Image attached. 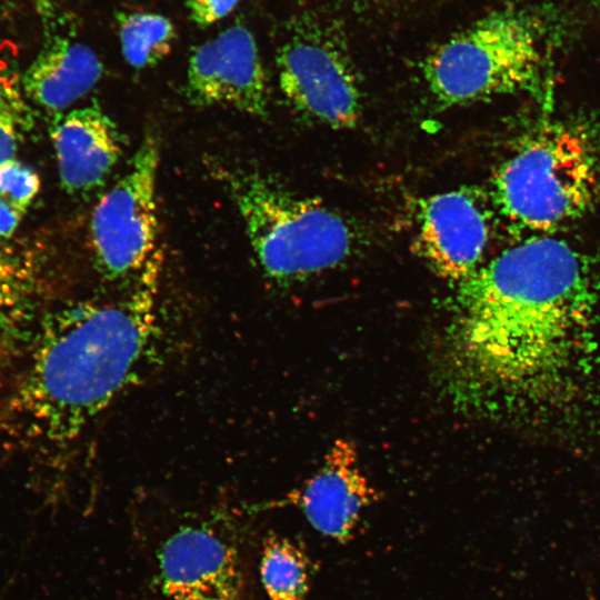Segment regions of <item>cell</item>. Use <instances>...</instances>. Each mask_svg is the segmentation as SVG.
I'll list each match as a JSON object with an SVG mask.
<instances>
[{
	"label": "cell",
	"mask_w": 600,
	"mask_h": 600,
	"mask_svg": "<svg viewBox=\"0 0 600 600\" xmlns=\"http://www.w3.org/2000/svg\"><path fill=\"white\" fill-rule=\"evenodd\" d=\"M138 600H256V529L228 504L136 512Z\"/></svg>",
	"instance_id": "obj_3"
},
{
	"label": "cell",
	"mask_w": 600,
	"mask_h": 600,
	"mask_svg": "<svg viewBox=\"0 0 600 600\" xmlns=\"http://www.w3.org/2000/svg\"><path fill=\"white\" fill-rule=\"evenodd\" d=\"M278 82L301 117L333 129L354 127L362 112L360 78L346 39L314 14L289 26L276 58Z\"/></svg>",
	"instance_id": "obj_7"
},
{
	"label": "cell",
	"mask_w": 600,
	"mask_h": 600,
	"mask_svg": "<svg viewBox=\"0 0 600 600\" xmlns=\"http://www.w3.org/2000/svg\"><path fill=\"white\" fill-rule=\"evenodd\" d=\"M40 190L34 170L16 159L0 163V237H10Z\"/></svg>",
	"instance_id": "obj_17"
},
{
	"label": "cell",
	"mask_w": 600,
	"mask_h": 600,
	"mask_svg": "<svg viewBox=\"0 0 600 600\" xmlns=\"http://www.w3.org/2000/svg\"><path fill=\"white\" fill-rule=\"evenodd\" d=\"M416 246L442 278L459 282L480 266L489 237L487 211L469 189L438 193L420 202Z\"/></svg>",
	"instance_id": "obj_10"
},
{
	"label": "cell",
	"mask_w": 600,
	"mask_h": 600,
	"mask_svg": "<svg viewBox=\"0 0 600 600\" xmlns=\"http://www.w3.org/2000/svg\"><path fill=\"white\" fill-rule=\"evenodd\" d=\"M50 134L61 184L70 193L101 187L121 154L117 126L97 102L59 116Z\"/></svg>",
	"instance_id": "obj_12"
},
{
	"label": "cell",
	"mask_w": 600,
	"mask_h": 600,
	"mask_svg": "<svg viewBox=\"0 0 600 600\" xmlns=\"http://www.w3.org/2000/svg\"><path fill=\"white\" fill-rule=\"evenodd\" d=\"M46 313L33 272L0 262V374L26 358Z\"/></svg>",
	"instance_id": "obj_14"
},
{
	"label": "cell",
	"mask_w": 600,
	"mask_h": 600,
	"mask_svg": "<svg viewBox=\"0 0 600 600\" xmlns=\"http://www.w3.org/2000/svg\"><path fill=\"white\" fill-rule=\"evenodd\" d=\"M377 500V490L360 468L356 446L339 439L316 472L284 502L298 507L319 533L346 543L353 538L362 512Z\"/></svg>",
	"instance_id": "obj_11"
},
{
	"label": "cell",
	"mask_w": 600,
	"mask_h": 600,
	"mask_svg": "<svg viewBox=\"0 0 600 600\" xmlns=\"http://www.w3.org/2000/svg\"><path fill=\"white\" fill-rule=\"evenodd\" d=\"M29 110L18 88L0 78V163L13 158L29 129Z\"/></svg>",
	"instance_id": "obj_18"
},
{
	"label": "cell",
	"mask_w": 600,
	"mask_h": 600,
	"mask_svg": "<svg viewBox=\"0 0 600 600\" xmlns=\"http://www.w3.org/2000/svg\"><path fill=\"white\" fill-rule=\"evenodd\" d=\"M598 4L600 6V0H597Z\"/></svg>",
	"instance_id": "obj_21"
},
{
	"label": "cell",
	"mask_w": 600,
	"mask_h": 600,
	"mask_svg": "<svg viewBox=\"0 0 600 600\" xmlns=\"http://www.w3.org/2000/svg\"><path fill=\"white\" fill-rule=\"evenodd\" d=\"M591 267L566 241L534 237L457 282L443 387L479 412L542 403L576 387L598 351Z\"/></svg>",
	"instance_id": "obj_1"
},
{
	"label": "cell",
	"mask_w": 600,
	"mask_h": 600,
	"mask_svg": "<svg viewBox=\"0 0 600 600\" xmlns=\"http://www.w3.org/2000/svg\"><path fill=\"white\" fill-rule=\"evenodd\" d=\"M156 261L132 290L47 311L19 378L0 401V429L18 443L77 440L156 360L162 321Z\"/></svg>",
	"instance_id": "obj_2"
},
{
	"label": "cell",
	"mask_w": 600,
	"mask_h": 600,
	"mask_svg": "<svg viewBox=\"0 0 600 600\" xmlns=\"http://www.w3.org/2000/svg\"><path fill=\"white\" fill-rule=\"evenodd\" d=\"M557 17L547 8L511 4L481 17L433 49L422 73L443 108L520 92L541 80Z\"/></svg>",
	"instance_id": "obj_4"
},
{
	"label": "cell",
	"mask_w": 600,
	"mask_h": 600,
	"mask_svg": "<svg viewBox=\"0 0 600 600\" xmlns=\"http://www.w3.org/2000/svg\"><path fill=\"white\" fill-rule=\"evenodd\" d=\"M184 91L196 106H227L253 117L268 112V88L257 41L232 24L191 53Z\"/></svg>",
	"instance_id": "obj_9"
},
{
	"label": "cell",
	"mask_w": 600,
	"mask_h": 600,
	"mask_svg": "<svg viewBox=\"0 0 600 600\" xmlns=\"http://www.w3.org/2000/svg\"><path fill=\"white\" fill-rule=\"evenodd\" d=\"M103 63L86 43L48 27L44 43L22 77L26 96L48 111L60 112L100 80Z\"/></svg>",
	"instance_id": "obj_13"
},
{
	"label": "cell",
	"mask_w": 600,
	"mask_h": 600,
	"mask_svg": "<svg viewBox=\"0 0 600 600\" xmlns=\"http://www.w3.org/2000/svg\"><path fill=\"white\" fill-rule=\"evenodd\" d=\"M159 160L158 139L147 133L127 171L94 207L91 246L97 268L108 280L143 271L153 260Z\"/></svg>",
	"instance_id": "obj_8"
},
{
	"label": "cell",
	"mask_w": 600,
	"mask_h": 600,
	"mask_svg": "<svg viewBox=\"0 0 600 600\" xmlns=\"http://www.w3.org/2000/svg\"><path fill=\"white\" fill-rule=\"evenodd\" d=\"M600 188V159L589 134L547 123L517 144L492 181L493 202L519 230L550 232L580 218Z\"/></svg>",
	"instance_id": "obj_5"
},
{
	"label": "cell",
	"mask_w": 600,
	"mask_h": 600,
	"mask_svg": "<svg viewBox=\"0 0 600 600\" xmlns=\"http://www.w3.org/2000/svg\"><path fill=\"white\" fill-rule=\"evenodd\" d=\"M264 274L289 284L348 260L358 244L351 223L324 203L301 197L258 173L224 171Z\"/></svg>",
	"instance_id": "obj_6"
},
{
	"label": "cell",
	"mask_w": 600,
	"mask_h": 600,
	"mask_svg": "<svg viewBox=\"0 0 600 600\" xmlns=\"http://www.w3.org/2000/svg\"><path fill=\"white\" fill-rule=\"evenodd\" d=\"M240 0H186L190 20L206 28L228 16Z\"/></svg>",
	"instance_id": "obj_19"
},
{
	"label": "cell",
	"mask_w": 600,
	"mask_h": 600,
	"mask_svg": "<svg viewBox=\"0 0 600 600\" xmlns=\"http://www.w3.org/2000/svg\"><path fill=\"white\" fill-rule=\"evenodd\" d=\"M117 23L121 53L138 70L159 63L177 38L172 21L159 13L121 12Z\"/></svg>",
	"instance_id": "obj_16"
},
{
	"label": "cell",
	"mask_w": 600,
	"mask_h": 600,
	"mask_svg": "<svg viewBox=\"0 0 600 600\" xmlns=\"http://www.w3.org/2000/svg\"><path fill=\"white\" fill-rule=\"evenodd\" d=\"M342 1H360V0H342Z\"/></svg>",
	"instance_id": "obj_20"
},
{
	"label": "cell",
	"mask_w": 600,
	"mask_h": 600,
	"mask_svg": "<svg viewBox=\"0 0 600 600\" xmlns=\"http://www.w3.org/2000/svg\"><path fill=\"white\" fill-rule=\"evenodd\" d=\"M258 571L269 600H307L314 566L298 542L269 531L261 540Z\"/></svg>",
	"instance_id": "obj_15"
}]
</instances>
